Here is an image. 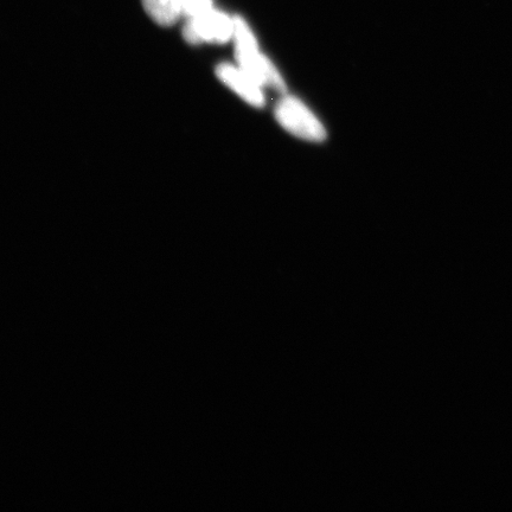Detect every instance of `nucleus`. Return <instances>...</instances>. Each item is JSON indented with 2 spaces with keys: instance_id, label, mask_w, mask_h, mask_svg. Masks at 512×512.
Here are the masks:
<instances>
[{
  "instance_id": "obj_1",
  "label": "nucleus",
  "mask_w": 512,
  "mask_h": 512,
  "mask_svg": "<svg viewBox=\"0 0 512 512\" xmlns=\"http://www.w3.org/2000/svg\"><path fill=\"white\" fill-rule=\"evenodd\" d=\"M234 40L236 59L242 69L251 74L262 86H268L275 91L284 92L285 82L273 64L260 53L258 43L248 24L242 18L236 17Z\"/></svg>"
},
{
  "instance_id": "obj_2",
  "label": "nucleus",
  "mask_w": 512,
  "mask_h": 512,
  "mask_svg": "<svg viewBox=\"0 0 512 512\" xmlns=\"http://www.w3.org/2000/svg\"><path fill=\"white\" fill-rule=\"evenodd\" d=\"M275 117L288 132L309 142H322L326 131L313 113L292 96H285L275 108Z\"/></svg>"
},
{
  "instance_id": "obj_3",
  "label": "nucleus",
  "mask_w": 512,
  "mask_h": 512,
  "mask_svg": "<svg viewBox=\"0 0 512 512\" xmlns=\"http://www.w3.org/2000/svg\"><path fill=\"white\" fill-rule=\"evenodd\" d=\"M235 21L223 12L211 9L189 18L183 36L191 44L226 43L234 37Z\"/></svg>"
},
{
  "instance_id": "obj_4",
  "label": "nucleus",
  "mask_w": 512,
  "mask_h": 512,
  "mask_svg": "<svg viewBox=\"0 0 512 512\" xmlns=\"http://www.w3.org/2000/svg\"><path fill=\"white\" fill-rule=\"evenodd\" d=\"M217 76L230 89L240 95L249 104L261 107L265 98L261 83L248 74L245 69L235 67L233 64L223 63L217 67Z\"/></svg>"
},
{
  "instance_id": "obj_5",
  "label": "nucleus",
  "mask_w": 512,
  "mask_h": 512,
  "mask_svg": "<svg viewBox=\"0 0 512 512\" xmlns=\"http://www.w3.org/2000/svg\"><path fill=\"white\" fill-rule=\"evenodd\" d=\"M144 9L162 27L174 25L183 15L181 0H143Z\"/></svg>"
},
{
  "instance_id": "obj_6",
  "label": "nucleus",
  "mask_w": 512,
  "mask_h": 512,
  "mask_svg": "<svg viewBox=\"0 0 512 512\" xmlns=\"http://www.w3.org/2000/svg\"><path fill=\"white\" fill-rule=\"evenodd\" d=\"M183 14L189 18L204 14L213 9V0H181Z\"/></svg>"
}]
</instances>
